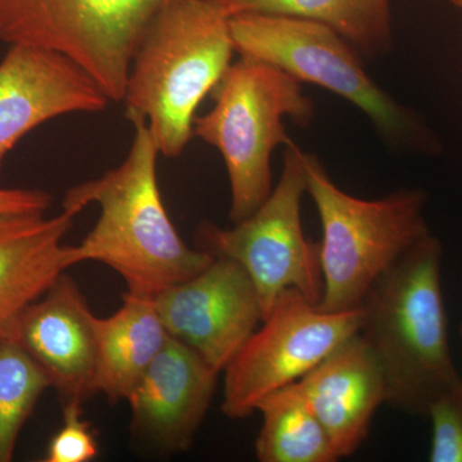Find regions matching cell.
I'll return each mask as SVG.
<instances>
[{"instance_id":"6da1fadb","label":"cell","mask_w":462,"mask_h":462,"mask_svg":"<svg viewBox=\"0 0 462 462\" xmlns=\"http://www.w3.org/2000/svg\"><path fill=\"white\" fill-rule=\"evenodd\" d=\"M134 139L120 166L96 180L71 188L63 208H100L98 221L78 245H69L71 266L99 263L117 273L127 293L153 298L193 278L214 256L191 248L167 214L157 182L156 139L145 118L132 117Z\"/></svg>"},{"instance_id":"7a4b0ae2","label":"cell","mask_w":462,"mask_h":462,"mask_svg":"<svg viewBox=\"0 0 462 462\" xmlns=\"http://www.w3.org/2000/svg\"><path fill=\"white\" fill-rule=\"evenodd\" d=\"M442 260V243L430 234L373 282L358 307V334L384 375L385 403L422 418L462 379L449 349Z\"/></svg>"},{"instance_id":"3957f363","label":"cell","mask_w":462,"mask_h":462,"mask_svg":"<svg viewBox=\"0 0 462 462\" xmlns=\"http://www.w3.org/2000/svg\"><path fill=\"white\" fill-rule=\"evenodd\" d=\"M233 14L234 0H172L133 58L125 116L147 120L165 157L187 148L197 109L231 65Z\"/></svg>"},{"instance_id":"277c9868","label":"cell","mask_w":462,"mask_h":462,"mask_svg":"<svg viewBox=\"0 0 462 462\" xmlns=\"http://www.w3.org/2000/svg\"><path fill=\"white\" fill-rule=\"evenodd\" d=\"M215 106L196 116L193 135L220 152L230 181V220L249 217L273 188L272 154L291 144L282 118L309 126L315 105L287 72L240 57L212 90Z\"/></svg>"},{"instance_id":"5b68a950","label":"cell","mask_w":462,"mask_h":462,"mask_svg":"<svg viewBox=\"0 0 462 462\" xmlns=\"http://www.w3.org/2000/svg\"><path fill=\"white\" fill-rule=\"evenodd\" d=\"M306 193L320 216L324 291L319 309L358 310L374 282L410 248L430 236L420 190L401 189L361 199L334 184L320 160L303 154Z\"/></svg>"},{"instance_id":"8992f818","label":"cell","mask_w":462,"mask_h":462,"mask_svg":"<svg viewBox=\"0 0 462 462\" xmlns=\"http://www.w3.org/2000/svg\"><path fill=\"white\" fill-rule=\"evenodd\" d=\"M234 50L342 97L364 112L392 144L420 145L424 134L409 109L365 71L358 51L330 26L289 14L240 12L230 17Z\"/></svg>"},{"instance_id":"52a82bcc","label":"cell","mask_w":462,"mask_h":462,"mask_svg":"<svg viewBox=\"0 0 462 462\" xmlns=\"http://www.w3.org/2000/svg\"><path fill=\"white\" fill-rule=\"evenodd\" d=\"M172 0H0V42L62 54L123 102L133 58Z\"/></svg>"},{"instance_id":"ba28073f","label":"cell","mask_w":462,"mask_h":462,"mask_svg":"<svg viewBox=\"0 0 462 462\" xmlns=\"http://www.w3.org/2000/svg\"><path fill=\"white\" fill-rule=\"evenodd\" d=\"M303 154L294 142L285 145L278 185L249 217L231 229L205 221L197 230L199 249L230 258L245 270L256 288L263 319L289 289L315 305L324 291L320 245L306 238L300 218L306 193Z\"/></svg>"},{"instance_id":"9c48e42d","label":"cell","mask_w":462,"mask_h":462,"mask_svg":"<svg viewBox=\"0 0 462 462\" xmlns=\"http://www.w3.org/2000/svg\"><path fill=\"white\" fill-rule=\"evenodd\" d=\"M360 310L327 312L294 289L276 300L224 370L221 411L249 418L257 404L293 384L360 329Z\"/></svg>"},{"instance_id":"30bf717a","label":"cell","mask_w":462,"mask_h":462,"mask_svg":"<svg viewBox=\"0 0 462 462\" xmlns=\"http://www.w3.org/2000/svg\"><path fill=\"white\" fill-rule=\"evenodd\" d=\"M152 300L170 337L190 346L220 374L263 319L248 273L226 257H215L193 278Z\"/></svg>"},{"instance_id":"8fae6325","label":"cell","mask_w":462,"mask_h":462,"mask_svg":"<svg viewBox=\"0 0 462 462\" xmlns=\"http://www.w3.org/2000/svg\"><path fill=\"white\" fill-rule=\"evenodd\" d=\"M111 100L84 69L54 51L9 45L0 62V171L23 136L60 116L107 108Z\"/></svg>"},{"instance_id":"7c38bea8","label":"cell","mask_w":462,"mask_h":462,"mask_svg":"<svg viewBox=\"0 0 462 462\" xmlns=\"http://www.w3.org/2000/svg\"><path fill=\"white\" fill-rule=\"evenodd\" d=\"M220 373L180 340H167L126 398L133 437L160 454L189 449L211 406Z\"/></svg>"},{"instance_id":"4fadbf2b","label":"cell","mask_w":462,"mask_h":462,"mask_svg":"<svg viewBox=\"0 0 462 462\" xmlns=\"http://www.w3.org/2000/svg\"><path fill=\"white\" fill-rule=\"evenodd\" d=\"M94 318L74 279L63 273L5 336L41 365L63 404L84 403L98 393Z\"/></svg>"},{"instance_id":"5bb4252c","label":"cell","mask_w":462,"mask_h":462,"mask_svg":"<svg viewBox=\"0 0 462 462\" xmlns=\"http://www.w3.org/2000/svg\"><path fill=\"white\" fill-rule=\"evenodd\" d=\"M296 384L329 434L339 460L360 448L376 410L387 402L384 375L358 333Z\"/></svg>"},{"instance_id":"9a60e30c","label":"cell","mask_w":462,"mask_h":462,"mask_svg":"<svg viewBox=\"0 0 462 462\" xmlns=\"http://www.w3.org/2000/svg\"><path fill=\"white\" fill-rule=\"evenodd\" d=\"M80 211L0 214V338L71 266L63 239Z\"/></svg>"},{"instance_id":"2e32d148","label":"cell","mask_w":462,"mask_h":462,"mask_svg":"<svg viewBox=\"0 0 462 462\" xmlns=\"http://www.w3.org/2000/svg\"><path fill=\"white\" fill-rule=\"evenodd\" d=\"M97 392L109 402L126 401L170 339L153 300L126 293L108 318H94Z\"/></svg>"},{"instance_id":"e0dca14e","label":"cell","mask_w":462,"mask_h":462,"mask_svg":"<svg viewBox=\"0 0 462 462\" xmlns=\"http://www.w3.org/2000/svg\"><path fill=\"white\" fill-rule=\"evenodd\" d=\"M240 12L311 18L338 32L361 57L385 56L393 47L389 0H234V14Z\"/></svg>"},{"instance_id":"ac0fdd59","label":"cell","mask_w":462,"mask_h":462,"mask_svg":"<svg viewBox=\"0 0 462 462\" xmlns=\"http://www.w3.org/2000/svg\"><path fill=\"white\" fill-rule=\"evenodd\" d=\"M263 427L256 439L261 462H334L329 434L296 383L269 394L257 404Z\"/></svg>"},{"instance_id":"d6986e66","label":"cell","mask_w":462,"mask_h":462,"mask_svg":"<svg viewBox=\"0 0 462 462\" xmlns=\"http://www.w3.org/2000/svg\"><path fill=\"white\" fill-rule=\"evenodd\" d=\"M51 380L17 340L0 338V462L14 458L18 437Z\"/></svg>"},{"instance_id":"ffe728a7","label":"cell","mask_w":462,"mask_h":462,"mask_svg":"<svg viewBox=\"0 0 462 462\" xmlns=\"http://www.w3.org/2000/svg\"><path fill=\"white\" fill-rule=\"evenodd\" d=\"M430 460L462 462V379L431 404Z\"/></svg>"},{"instance_id":"44dd1931","label":"cell","mask_w":462,"mask_h":462,"mask_svg":"<svg viewBox=\"0 0 462 462\" xmlns=\"http://www.w3.org/2000/svg\"><path fill=\"white\" fill-rule=\"evenodd\" d=\"M81 406L80 402L63 404V425L51 438L45 462H89L98 455V443L83 419Z\"/></svg>"},{"instance_id":"7402d4cb","label":"cell","mask_w":462,"mask_h":462,"mask_svg":"<svg viewBox=\"0 0 462 462\" xmlns=\"http://www.w3.org/2000/svg\"><path fill=\"white\" fill-rule=\"evenodd\" d=\"M51 203L45 191L0 188V214H44Z\"/></svg>"},{"instance_id":"603a6c76","label":"cell","mask_w":462,"mask_h":462,"mask_svg":"<svg viewBox=\"0 0 462 462\" xmlns=\"http://www.w3.org/2000/svg\"><path fill=\"white\" fill-rule=\"evenodd\" d=\"M448 2L456 5V7L462 9V0H448Z\"/></svg>"},{"instance_id":"cb8c5ba5","label":"cell","mask_w":462,"mask_h":462,"mask_svg":"<svg viewBox=\"0 0 462 462\" xmlns=\"http://www.w3.org/2000/svg\"><path fill=\"white\" fill-rule=\"evenodd\" d=\"M460 337H461V343H462V322H461V328H460Z\"/></svg>"}]
</instances>
